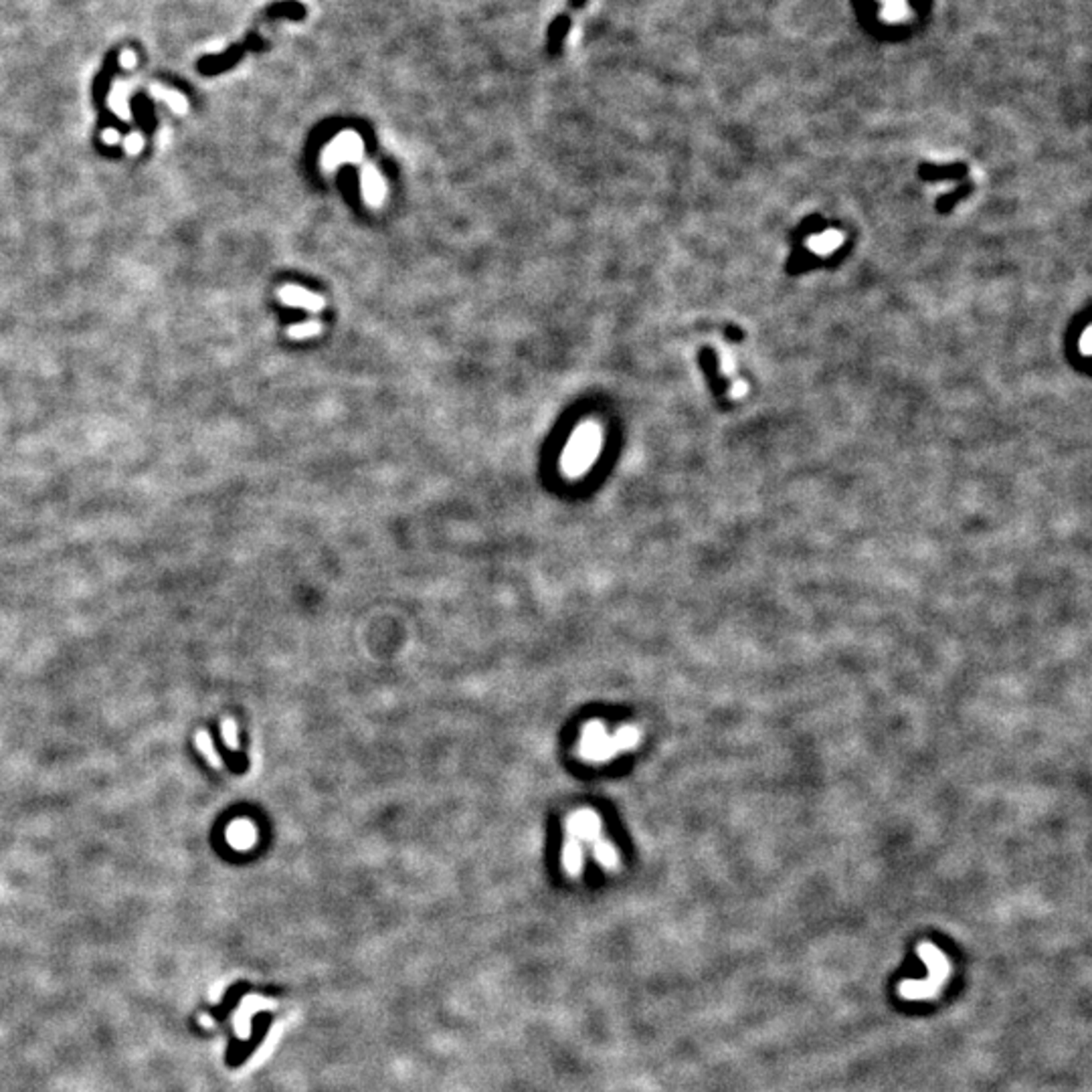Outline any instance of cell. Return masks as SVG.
<instances>
[{"label": "cell", "mask_w": 1092, "mask_h": 1092, "mask_svg": "<svg viewBox=\"0 0 1092 1092\" xmlns=\"http://www.w3.org/2000/svg\"><path fill=\"white\" fill-rule=\"evenodd\" d=\"M918 957L927 963V978L921 981L908 979L902 981L899 991L902 1000L908 1001H922V1000H934L941 991V987L947 983L949 975H951V963L944 955L934 947L933 943H921L918 944Z\"/></svg>", "instance_id": "1"}, {"label": "cell", "mask_w": 1092, "mask_h": 1092, "mask_svg": "<svg viewBox=\"0 0 1092 1092\" xmlns=\"http://www.w3.org/2000/svg\"><path fill=\"white\" fill-rule=\"evenodd\" d=\"M601 427L593 421H585L581 423L579 427L575 429V433L571 435L569 443H566L563 460H560V465H563V471L571 480H577L585 474L589 467L595 464L597 455L601 451Z\"/></svg>", "instance_id": "2"}, {"label": "cell", "mask_w": 1092, "mask_h": 1092, "mask_svg": "<svg viewBox=\"0 0 1092 1092\" xmlns=\"http://www.w3.org/2000/svg\"><path fill=\"white\" fill-rule=\"evenodd\" d=\"M616 738L609 737L605 727L599 721H591L582 728L579 755L587 760H607L617 755Z\"/></svg>", "instance_id": "3"}, {"label": "cell", "mask_w": 1092, "mask_h": 1092, "mask_svg": "<svg viewBox=\"0 0 1092 1092\" xmlns=\"http://www.w3.org/2000/svg\"><path fill=\"white\" fill-rule=\"evenodd\" d=\"M362 160V142L359 138V134L348 132V134H340L332 144L324 150L322 156V164L326 170L330 172L332 168H336L343 162H360Z\"/></svg>", "instance_id": "4"}, {"label": "cell", "mask_w": 1092, "mask_h": 1092, "mask_svg": "<svg viewBox=\"0 0 1092 1092\" xmlns=\"http://www.w3.org/2000/svg\"><path fill=\"white\" fill-rule=\"evenodd\" d=\"M566 833L577 842H595L601 833V819L591 810L577 811L566 819Z\"/></svg>", "instance_id": "5"}, {"label": "cell", "mask_w": 1092, "mask_h": 1092, "mask_svg": "<svg viewBox=\"0 0 1092 1092\" xmlns=\"http://www.w3.org/2000/svg\"><path fill=\"white\" fill-rule=\"evenodd\" d=\"M280 302L286 304V306L292 308H304L308 312H322L324 309V298L318 296V293L308 292L306 287H298V286H283L280 292Z\"/></svg>", "instance_id": "6"}, {"label": "cell", "mask_w": 1092, "mask_h": 1092, "mask_svg": "<svg viewBox=\"0 0 1092 1092\" xmlns=\"http://www.w3.org/2000/svg\"><path fill=\"white\" fill-rule=\"evenodd\" d=\"M360 185H362V194H365L366 203L370 207H379L385 201V181H382L381 172L376 170L372 164H362L360 170Z\"/></svg>", "instance_id": "7"}, {"label": "cell", "mask_w": 1092, "mask_h": 1092, "mask_svg": "<svg viewBox=\"0 0 1092 1092\" xmlns=\"http://www.w3.org/2000/svg\"><path fill=\"white\" fill-rule=\"evenodd\" d=\"M194 743H197L198 753H201L203 757L207 759V763L211 765L213 769H217V771L225 769V760L220 759V755L217 753V750H214V747H213V740H211V737H209V733L198 731V733H197V737H194Z\"/></svg>", "instance_id": "8"}, {"label": "cell", "mask_w": 1092, "mask_h": 1092, "mask_svg": "<svg viewBox=\"0 0 1092 1092\" xmlns=\"http://www.w3.org/2000/svg\"><path fill=\"white\" fill-rule=\"evenodd\" d=\"M563 862H565V868L569 870V874H573V876L581 874V866H582L581 842H577V839L571 838V836H566Z\"/></svg>", "instance_id": "9"}, {"label": "cell", "mask_w": 1092, "mask_h": 1092, "mask_svg": "<svg viewBox=\"0 0 1092 1092\" xmlns=\"http://www.w3.org/2000/svg\"><path fill=\"white\" fill-rule=\"evenodd\" d=\"M839 243H842V235L827 231V233L817 235L810 245L816 254H829V251H836Z\"/></svg>", "instance_id": "10"}, {"label": "cell", "mask_w": 1092, "mask_h": 1092, "mask_svg": "<svg viewBox=\"0 0 1092 1092\" xmlns=\"http://www.w3.org/2000/svg\"><path fill=\"white\" fill-rule=\"evenodd\" d=\"M593 844H595V858L599 860V862L605 866V868H616L617 854H616V850H613L611 844L605 842V839H601V838L595 839Z\"/></svg>", "instance_id": "11"}, {"label": "cell", "mask_w": 1092, "mask_h": 1092, "mask_svg": "<svg viewBox=\"0 0 1092 1092\" xmlns=\"http://www.w3.org/2000/svg\"><path fill=\"white\" fill-rule=\"evenodd\" d=\"M320 330H322V324L316 322V320H312V322H304V324H296V326H290L287 334L296 340H304L320 334Z\"/></svg>", "instance_id": "12"}, {"label": "cell", "mask_w": 1092, "mask_h": 1092, "mask_svg": "<svg viewBox=\"0 0 1092 1092\" xmlns=\"http://www.w3.org/2000/svg\"><path fill=\"white\" fill-rule=\"evenodd\" d=\"M220 733H223V740H225V744H227V747H229L231 750H239L237 722H235L233 718H225V721L220 722Z\"/></svg>", "instance_id": "13"}, {"label": "cell", "mask_w": 1092, "mask_h": 1092, "mask_svg": "<svg viewBox=\"0 0 1092 1092\" xmlns=\"http://www.w3.org/2000/svg\"><path fill=\"white\" fill-rule=\"evenodd\" d=\"M142 144H144V142H142V136L132 134L128 140H125V150H128L130 154H138L142 150Z\"/></svg>", "instance_id": "14"}, {"label": "cell", "mask_w": 1092, "mask_h": 1092, "mask_svg": "<svg viewBox=\"0 0 1092 1092\" xmlns=\"http://www.w3.org/2000/svg\"><path fill=\"white\" fill-rule=\"evenodd\" d=\"M1090 338H1092L1090 328H1086V330H1084V334H1083V343H1080V348H1083V353H1084V354H1090V348H1092V346H1090Z\"/></svg>", "instance_id": "15"}, {"label": "cell", "mask_w": 1092, "mask_h": 1092, "mask_svg": "<svg viewBox=\"0 0 1092 1092\" xmlns=\"http://www.w3.org/2000/svg\"><path fill=\"white\" fill-rule=\"evenodd\" d=\"M118 138H120V136H118V132H114V130H108V132H103V142H106V144H115V142H118Z\"/></svg>", "instance_id": "16"}, {"label": "cell", "mask_w": 1092, "mask_h": 1092, "mask_svg": "<svg viewBox=\"0 0 1092 1092\" xmlns=\"http://www.w3.org/2000/svg\"><path fill=\"white\" fill-rule=\"evenodd\" d=\"M884 3L886 4H889V3H899V0H884Z\"/></svg>", "instance_id": "17"}]
</instances>
